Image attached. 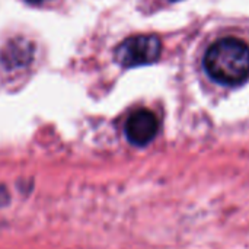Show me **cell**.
I'll return each mask as SVG.
<instances>
[{
	"mask_svg": "<svg viewBox=\"0 0 249 249\" xmlns=\"http://www.w3.org/2000/svg\"><path fill=\"white\" fill-rule=\"evenodd\" d=\"M34 47L25 38H16L9 41L1 50L0 58L7 69H16L26 66L32 60Z\"/></svg>",
	"mask_w": 249,
	"mask_h": 249,
	"instance_id": "4",
	"label": "cell"
},
{
	"mask_svg": "<svg viewBox=\"0 0 249 249\" xmlns=\"http://www.w3.org/2000/svg\"><path fill=\"white\" fill-rule=\"evenodd\" d=\"M172 1H177V0H172Z\"/></svg>",
	"mask_w": 249,
	"mask_h": 249,
	"instance_id": "7",
	"label": "cell"
},
{
	"mask_svg": "<svg viewBox=\"0 0 249 249\" xmlns=\"http://www.w3.org/2000/svg\"><path fill=\"white\" fill-rule=\"evenodd\" d=\"M162 44L155 35H134L124 39L115 50V60L123 67L155 63L160 57Z\"/></svg>",
	"mask_w": 249,
	"mask_h": 249,
	"instance_id": "2",
	"label": "cell"
},
{
	"mask_svg": "<svg viewBox=\"0 0 249 249\" xmlns=\"http://www.w3.org/2000/svg\"><path fill=\"white\" fill-rule=\"evenodd\" d=\"M159 131L158 117L149 109H137L125 121V136L134 146L149 144Z\"/></svg>",
	"mask_w": 249,
	"mask_h": 249,
	"instance_id": "3",
	"label": "cell"
},
{
	"mask_svg": "<svg viewBox=\"0 0 249 249\" xmlns=\"http://www.w3.org/2000/svg\"><path fill=\"white\" fill-rule=\"evenodd\" d=\"M26 1H29V3H42V1H45V0H26Z\"/></svg>",
	"mask_w": 249,
	"mask_h": 249,
	"instance_id": "6",
	"label": "cell"
},
{
	"mask_svg": "<svg viewBox=\"0 0 249 249\" xmlns=\"http://www.w3.org/2000/svg\"><path fill=\"white\" fill-rule=\"evenodd\" d=\"M9 201V194L4 187H0V206H4Z\"/></svg>",
	"mask_w": 249,
	"mask_h": 249,
	"instance_id": "5",
	"label": "cell"
},
{
	"mask_svg": "<svg viewBox=\"0 0 249 249\" xmlns=\"http://www.w3.org/2000/svg\"><path fill=\"white\" fill-rule=\"evenodd\" d=\"M206 71L222 85L236 86L249 77V47L238 38L216 41L204 57Z\"/></svg>",
	"mask_w": 249,
	"mask_h": 249,
	"instance_id": "1",
	"label": "cell"
}]
</instances>
